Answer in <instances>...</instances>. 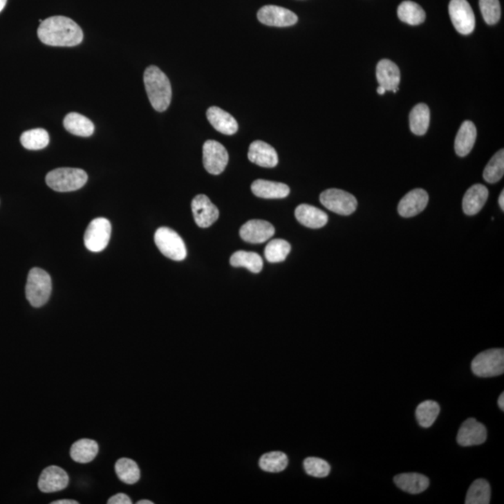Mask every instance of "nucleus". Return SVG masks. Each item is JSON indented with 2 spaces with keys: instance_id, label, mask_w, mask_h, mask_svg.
I'll use <instances>...</instances> for the list:
<instances>
[{
  "instance_id": "nucleus-37",
  "label": "nucleus",
  "mask_w": 504,
  "mask_h": 504,
  "mask_svg": "<svg viewBox=\"0 0 504 504\" xmlns=\"http://www.w3.org/2000/svg\"><path fill=\"white\" fill-rule=\"evenodd\" d=\"M304 468L308 476L324 478L329 476L330 472V464L326 460L319 458L310 457L304 461Z\"/></svg>"
},
{
  "instance_id": "nucleus-3",
  "label": "nucleus",
  "mask_w": 504,
  "mask_h": 504,
  "mask_svg": "<svg viewBox=\"0 0 504 504\" xmlns=\"http://www.w3.org/2000/svg\"><path fill=\"white\" fill-rule=\"evenodd\" d=\"M87 180L86 172L80 168H56L46 176L47 185L53 191L61 193L79 190L86 184Z\"/></svg>"
},
{
  "instance_id": "nucleus-16",
  "label": "nucleus",
  "mask_w": 504,
  "mask_h": 504,
  "mask_svg": "<svg viewBox=\"0 0 504 504\" xmlns=\"http://www.w3.org/2000/svg\"><path fill=\"white\" fill-rule=\"evenodd\" d=\"M428 193L423 189H415L402 197L398 205L399 214L404 218L415 217L426 209Z\"/></svg>"
},
{
  "instance_id": "nucleus-36",
  "label": "nucleus",
  "mask_w": 504,
  "mask_h": 504,
  "mask_svg": "<svg viewBox=\"0 0 504 504\" xmlns=\"http://www.w3.org/2000/svg\"><path fill=\"white\" fill-rule=\"evenodd\" d=\"M504 174V151L501 149L490 159L485 167L483 177L489 183H496L503 178Z\"/></svg>"
},
{
  "instance_id": "nucleus-15",
  "label": "nucleus",
  "mask_w": 504,
  "mask_h": 504,
  "mask_svg": "<svg viewBox=\"0 0 504 504\" xmlns=\"http://www.w3.org/2000/svg\"><path fill=\"white\" fill-rule=\"evenodd\" d=\"M485 440L487 429L474 418L464 421L457 436L458 444L465 447L484 444Z\"/></svg>"
},
{
  "instance_id": "nucleus-29",
  "label": "nucleus",
  "mask_w": 504,
  "mask_h": 504,
  "mask_svg": "<svg viewBox=\"0 0 504 504\" xmlns=\"http://www.w3.org/2000/svg\"><path fill=\"white\" fill-rule=\"evenodd\" d=\"M398 17L402 22L411 26L422 24L426 19V13L420 5L413 1H404L398 7Z\"/></svg>"
},
{
  "instance_id": "nucleus-40",
  "label": "nucleus",
  "mask_w": 504,
  "mask_h": 504,
  "mask_svg": "<svg viewBox=\"0 0 504 504\" xmlns=\"http://www.w3.org/2000/svg\"><path fill=\"white\" fill-rule=\"evenodd\" d=\"M52 504H79V501L74 500H59L53 501Z\"/></svg>"
},
{
  "instance_id": "nucleus-27",
  "label": "nucleus",
  "mask_w": 504,
  "mask_h": 504,
  "mask_svg": "<svg viewBox=\"0 0 504 504\" xmlns=\"http://www.w3.org/2000/svg\"><path fill=\"white\" fill-rule=\"evenodd\" d=\"M431 112L426 104H418L410 112V129L415 135L423 136L428 131Z\"/></svg>"
},
{
  "instance_id": "nucleus-14",
  "label": "nucleus",
  "mask_w": 504,
  "mask_h": 504,
  "mask_svg": "<svg viewBox=\"0 0 504 504\" xmlns=\"http://www.w3.org/2000/svg\"><path fill=\"white\" fill-rule=\"evenodd\" d=\"M274 232V226L268 221L252 220L242 226L239 234L244 241L250 244H261L270 239Z\"/></svg>"
},
{
  "instance_id": "nucleus-23",
  "label": "nucleus",
  "mask_w": 504,
  "mask_h": 504,
  "mask_svg": "<svg viewBox=\"0 0 504 504\" xmlns=\"http://www.w3.org/2000/svg\"><path fill=\"white\" fill-rule=\"evenodd\" d=\"M477 131L473 122H463L455 138V151L458 156H468L476 143Z\"/></svg>"
},
{
  "instance_id": "nucleus-45",
  "label": "nucleus",
  "mask_w": 504,
  "mask_h": 504,
  "mask_svg": "<svg viewBox=\"0 0 504 504\" xmlns=\"http://www.w3.org/2000/svg\"><path fill=\"white\" fill-rule=\"evenodd\" d=\"M138 504H153V501H148V500H142L138 501Z\"/></svg>"
},
{
  "instance_id": "nucleus-42",
  "label": "nucleus",
  "mask_w": 504,
  "mask_h": 504,
  "mask_svg": "<svg viewBox=\"0 0 504 504\" xmlns=\"http://www.w3.org/2000/svg\"><path fill=\"white\" fill-rule=\"evenodd\" d=\"M498 205H500L501 210H504V191L501 192L500 197H498Z\"/></svg>"
},
{
  "instance_id": "nucleus-21",
  "label": "nucleus",
  "mask_w": 504,
  "mask_h": 504,
  "mask_svg": "<svg viewBox=\"0 0 504 504\" xmlns=\"http://www.w3.org/2000/svg\"><path fill=\"white\" fill-rule=\"evenodd\" d=\"M295 218L304 226L311 229L324 227L328 223L326 213L313 205L306 204L296 207Z\"/></svg>"
},
{
  "instance_id": "nucleus-30",
  "label": "nucleus",
  "mask_w": 504,
  "mask_h": 504,
  "mask_svg": "<svg viewBox=\"0 0 504 504\" xmlns=\"http://www.w3.org/2000/svg\"><path fill=\"white\" fill-rule=\"evenodd\" d=\"M492 498L489 483L485 479H477L469 487L466 504H489Z\"/></svg>"
},
{
  "instance_id": "nucleus-44",
  "label": "nucleus",
  "mask_w": 504,
  "mask_h": 504,
  "mask_svg": "<svg viewBox=\"0 0 504 504\" xmlns=\"http://www.w3.org/2000/svg\"><path fill=\"white\" fill-rule=\"evenodd\" d=\"M7 0H0V12H2V10L4 9L5 6H6Z\"/></svg>"
},
{
  "instance_id": "nucleus-18",
  "label": "nucleus",
  "mask_w": 504,
  "mask_h": 504,
  "mask_svg": "<svg viewBox=\"0 0 504 504\" xmlns=\"http://www.w3.org/2000/svg\"><path fill=\"white\" fill-rule=\"evenodd\" d=\"M377 79L380 86L386 91L398 92L399 84L401 81V73L396 64L389 59L380 61L377 66Z\"/></svg>"
},
{
  "instance_id": "nucleus-19",
  "label": "nucleus",
  "mask_w": 504,
  "mask_h": 504,
  "mask_svg": "<svg viewBox=\"0 0 504 504\" xmlns=\"http://www.w3.org/2000/svg\"><path fill=\"white\" fill-rule=\"evenodd\" d=\"M489 197V190L482 184H474L468 191L463 199V209L464 213L468 216L477 214L484 207L485 202Z\"/></svg>"
},
{
  "instance_id": "nucleus-33",
  "label": "nucleus",
  "mask_w": 504,
  "mask_h": 504,
  "mask_svg": "<svg viewBox=\"0 0 504 504\" xmlns=\"http://www.w3.org/2000/svg\"><path fill=\"white\" fill-rule=\"evenodd\" d=\"M289 460L284 453L276 451L261 456L259 465L261 470L268 473H280L287 468Z\"/></svg>"
},
{
  "instance_id": "nucleus-43",
  "label": "nucleus",
  "mask_w": 504,
  "mask_h": 504,
  "mask_svg": "<svg viewBox=\"0 0 504 504\" xmlns=\"http://www.w3.org/2000/svg\"><path fill=\"white\" fill-rule=\"evenodd\" d=\"M386 92V91L385 88L380 86H380H378V88H377L378 95H385Z\"/></svg>"
},
{
  "instance_id": "nucleus-32",
  "label": "nucleus",
  "mask_w": 504,
  "mask_h": 504,
  "mask_svg": "<svg viewBox=\"0 0 504 504\" xmlns=\"http://www.w3.org/2000/svg\"><path fill=\"white\" fill-rule=\"evenodd\" d=\"M20 140L24 148L30 149V151H37V149L46 148L49 145L50 137L46 130L36 128V129L24 132Z\"/></svg>"
},
{
  "instance_id": "nucleus-6",
  "label": "nucleus",
  "mask_w": 504,
  "mask_h": 504,
  "mask_svg": "<svg viewBox=\"0 0 504 504\" xmlns=\"http://www.w3.org/2000/svg\"><path fill=\"white\" fill-rule=\"evenodd\" d=\"M154 241L162 254L173 261H183L187 256L185 243L180 234L167 227H161L154 234Z\"/></svg>"
},
{
  "instance_id": "nucleus-26",
  "label": "nucleus",
  "mask_w": 504,
  "mask_h": 504,
  "mask_svg": "<svg viewBox=\"0 0 504 504\" xmlns=\"http://www.w3.org/2000/svg\"><path fill=\"white\" fill-rule=\"evenodd\" d=\"M98 450L100 447L97 442L91 439H81L72 445L71 458L78 463H89L97 457Z\"/></svg>"
},
{
  "instance_id": "nucleus-41",
  "label": "nucleus",
  "mask_w": 504,
  "mask_h": 504,
  "mask_svg": "<svg viewBox=\"0 0 504 504\" xmlns=\"http://www.w3.org/2000/svg\"><path fill=\"white\" fill-rule=\"evenodd\" d=\"M498 407L501 408V410H504V393L501 394L500 397H498Z\"/></svg>"
},
{
  "instance_id": "nucleus-10",
  "label": "nucleus",
  "mask_w": 504,
  "mask_h": 504,
  "mask_svg": "<svg viewBox=\"0 0 504 504\" xmlns=\"http://www.w3.org/2000/svg\"><path fill=\"white\" fill-rule=\"evenodd\" d=\"M227 151L220 142L215 140L205 141L203 146V162L207 172L218 175L224 171L228 164Z\"/></svg>"
},
{
  "instance_id": "nucleus-22",
  "label": "nucleus",
  "mask_w": 504,
  "mask_h": 504,
  "mask_svg": "<svg viewBox=\"0 0 504 504\" xmlns=\"http://www.w3.org/2000/svg\"><path fill=\"white\" fill-rule=\"evenodd\" d=\"M252 193L260 198L281 199L290 194L289 186L284 183L257 180L252 184Z\"/></svg>"
},
{
  "instance_id": "nucleus-12",
  "label": "nucleus",
  "mask_w": 504,
  "mask_h": 504,
  "mask_svg": "<svg viewBox=\"0 0 504 504\" xmlns=\"http://www.w3.org/2000/svg\"><path fill=\"white\" fill-rule=\"evenodd\" d=\"M192 212L197 225L201 228H207L218 218V209L213 205L209 197L205 194H199L192 201Z\"/></svg>"
},
{
  "instance_id": "nucleus-8",
  "label": "nucleus",
  "mask_w": 504,
  "mask_h": 504,
  "mask_svg": "<svg viewBox=\"0 0 504 504\" xmlns=\"http://www.w3.org/2000/svg\"><path fill=\"white\" fill-rule=\"evenodd\" d=\"M111 234V223L105 218H95L85 231V247L92 252H102L109 245Z\"/></svg>"
},
{
  "instance_id": "nucleus-9",
  "label": "nucleus",
  "mask_w": 504,
  "mask_h": 504,
  "mask_svg": "<svg viewBox=\"0 0 504 504\" xmlns=\"http://www.w3.org/2000/svg\"><path fill=\"white\" fill-rule=\"evenodd\" d=\"M450 18L458 33L469 35L476 28V16L467 0H451L449 3Z\"/></svg>"
},
{
  "instance_id": "nucleus-11",
  "label": "nucleus",
  "mask_w": 504,
  "mask_h": 504,
  "mask_svg": "<svg viewBox=\"0 0 504 504\" xmlns=\"http://www.w3.org/2000/svg\"><path fill=\"white\" fill-rule=\"evenodd\" d=\"M258 20L263 25L286 28V26L295 25L297 23L298 17L292 10L274 6V5H268L259 10Z\"/></svg>"
},
{
  "instance_id": "nucleus-7",
  "label": "nucleus",
  "mask_w": 504,
  "mask_h": 504,
  "mask_svg": "<svg viewBox=\"0 0 504 504\" xmlns=\"http://www.w3.org/2000/svg\"><path fill=\"white\" fill-rule=\"evenodd\" d=\"M322 205L338 215L348 216L356 212L358 201L356 197L339 189H329L319 196Z\"/></svg>"
},
{
  "instance_id": "nucleus-20",
  "label": "nucleus",
  "mask_w": 504,
  "mask_h": 504,
  "mask_svg": "<svg viewBox=\"0 0 504 504\" xmlns=\"http://www.w3.org/2000/svg\"><path fill=\"white\" fill-rule=\"evenodd\" d=\"M207 120L218 132L223 135H234L239 130L236 120L230 113L218 106H212L207 111Z\"/></svg>"
},
{
  "instance_id": "nucleus-2",
  "label": "nucleus",
  "mask_w": 504,
  "mask_h": 504,
  "mask_svg": "<svg viewBox=\"0 0 504 504\" xmlns=\"http://www.w3.org/2000/svg\"><path fill=\"white\" fill-rule=\"evenodd\" d=\"M147 95L156 111H167L171 102L172 89L167 75L156 66H149L144 72Z\"/></svg>"
},
{
  "instance_id": "nucleus-31",
  "label": "nucleus",
  "mask_w": 504,
  "mask_h": 504,
  "mask_svg": "<svg viewBox=\"0 0 504 504\" xmlns=\"http://www.w3.org/2000/svg\"><path fill=\"white\" fill-rule=\"evenodd\" d=\"M115 472L118 478L127 485H134L140 478V470L136 461L122 458L115 463Z\"/></svg>"
},
{
  "instance_id": "nucleus-1",
  "label": "nucleus",
  "mask_w": 504,
  "mask_h": 504,
  "mask_svg": "<svg viewBox=\"0 0 504 504\" xmlns=\"http://www.w3.org/2000/svg\"><path fill=\"white\" fill-rule=\"evenodd\" d=\"M42 44L55 47H74L81 44L84 32L78 24L65 16L45 19L37 29Z\"/></svg>"
},
{
  "instance_id": "nucleus-34",
  "label": "nucleus",
  "mask_w": 504,
  "mask_h": 504,
  "mask_svg": "<svg viewBox=\"0 0 504 504\" xmlns=\"http://www.w3.org/2000/svg\"><path fill=\"white\" fill-rule=\"evenodd\" d=\"M440 413V405L436 402L425 401L421 402L416 410L418 422L423 428H429L436 422Z\"/></svg>"
},
{
  "instance_id": "nucleus-17",
  "label": "nucleus",
  "mask_w": 504,
  "mask_h": 504,
  "mask_svg": "<svg viewBox=\"0 0 504 504\" xmlns=\"http://www.w3.org/2000/svg\"><path fill=\"white\" fill-rule=\"evenodd\" d=\"M248 157L250 162L260 165L261 167H274L279 162V156H277L276 149L269 144L261 140L254 141L250 144Z\"/></svg>"
},
{
  "instance_id": "nucleus-25",
  "label": "nucleus",
  "mask_w": 504,
  "mask_h": 504,
  "mask_svg": "<svg viewBox=\"0 0 504 504\" xmlns=\"http://www.w3.org/2000/svg\"><path fill=\"white\" fill-rule=\"evenodd\" d=\"M64 127L72 135L84 138L91 137L95 131L93 122L77 112H71L65 117Z\"/></svg>"
},
{
  "instance_id": "nucleus-5",
  "label": "nucleus",
  "mask_w": 504,
  "mask_h": 504,
  "mask_svg": "<svg viewBox=\"0 0 504 504\" xmlns=\"http://www.w3.org/2000/svg\"><path fill=\"white\" fill-rule=\"evenodd\" d=\"M472 371L479 377H493L504 372L503 348L489 349L477 355L472 362Z\"/></svg>"
},
{
  "instance_id": "nucleus-38",
  "label": "nucleus",
  "mask_w": 504,
  "mask_h": 504,
  "mask_svg": "<svg viewBox=\"0 0 504 504\" xmlns=\"http://www.w3.org/2000/svg\"><path fill=\"white\" fill-rule=\"evenodd\" d=\"M479 6L487 25L493 26L498 22L501 15L498 0H479Z\"/></svg>"
},
{
  "instance_id": "nucleus-35",
  "label": "nucleus",
  "mask_w": 504,
  "mask_h": 504,
  "mask_svg": "<svg viewBox=\"0 0 504 504\" xmlns=\"http://www.w3.org/2000/svg\"><path fill=\"white\" fill-rule=\"evenodd\" d=\"M290 250H292V247L286 240H272L265 247V257L269 263H281L286 260Z\"/></svg>"
},
{
  "instance_id": "nucleus-13",
  "label": "nucleus",
  "mask_w": 504,
  "mask_h": 504,
  "mask_svg": "<svg viewBox=\"0 0 504 504\" xmlns=\"http://www.w3.org/2000/svg\"><path fill=\"white\" fill-rule=\"evenodd\" d=\"M68 474L60 467L52 465L47 467L39 476V489L44 493L61 492L68 487Z\"/></svg>"
},
{
  "instance_id": "nucleus-4",
  "label": "nucleus",
  "mask_w": 504,
  "mask_h": 504,
  "mask_svg": "<svg viewBox=\"0 0 504 504\" xmlns=\"http://www.w3.org/2000/svg\"><path fill=\"white\" fill-rule=\"evenodd\" d=\"M52 293V279L46 271L33 268L29 272L26 286V296L34 308H41Z\"/></svg>"
},
{
  "instance_id": "nucleus-24",
  "label": "nucleus",
  "mask_w": 504,
  "mask_h": 504,
  "mask_svg": "<svg viewBox=\"0 0 504 504\" xmlns=\"http://www.w3.org/2000/svg\"><path fill=\"white\" fill-rule=\"evenodd\" d=\"M397 487L410 494H418L425 492L429 485L428 477L417 473L398 474L394 477Z\"/></svg>"
},
{
  "instance_id": "nucleus-39",
  "label": "nucleus",
  "mask_w": 504,
  "mask_h": 504,
  "mask_svg": "<svg viewBox=\"0 0 504 504\" xmlns=\"http://www.w3.org/2000/svg\"><path fill=\"white\" fill-rule=\"evenodd\" d=\"M108 504H132L129 496L124 493H119L109 498Z\"/></svg>"
},
{
  "instance_id": "nucleus-28",
  "label": "nucleus",
  "mask_w": 504,
  "mask_h": 504,
  "mask_svg": "<svg viewBox=\"0 0 504 504\" xmlns=\"http://www.w3.org/2000/svg\"><path fill=\"white\" fill-rule=\"evenodd\" d=\"M230 263L234 268H245L254 274L260 273L263 266V259L260 255L244 250L234 252L231 256Z\"/></svg>"
}]
</instances>
